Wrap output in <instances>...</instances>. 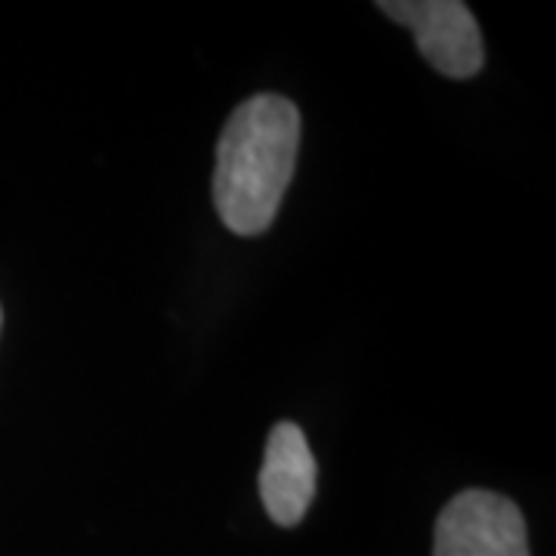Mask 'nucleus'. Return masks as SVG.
<instances>
[{"label":"nucleus","instance_id":"1","mask_svg":"<svg viewBox=\"0 0 556 556\" xmlns=\"http://www.w3.org/2000/svg\"><path fill=\"white\" fill-rule=\"evenodd\" d=\"M300 149L298 105L276 93L241 102L217 142L214 201L236 236H260L273 226Z\"/></svg>","mask_w":556,"mask_h":556},{"label":"nucleus","instance_id":"2","mask_svg":"<svg viewBox=\"0 0 556 556\" xmlns=\"http://www.w3.org/2000/svg\"><path fill=\"white\" fill-rule=\"evenodd\" d=\"M433 556H529L526 519L510 497L460 492L439 514Z\"/></svg>","mask_w":556,"mask_h":556},{"label":"nucleus","instance_id":"3","mask_svg":"<svg viewBox=\"0 0 556 556\" xmlns=\"http://www.w3.org/2000/svg\"><path fill=\"white\" fill-rule=\"evenodd\" d=\"M390 20L402 22L415 31L420 56L445 78H473L485 47L473 13L457 0H380Z\"/></svg>","mask_w":556,"mask_h":556},{"label":"nucleus","instance_id":"4","mask_svg":"<svg viewBox=\"0 0 556 556\" xmlns=\"http://www.w3.org/2000/svg\"><path fill=\"white\" fill-rule=\"evenodd\" d=\"M316 495V457L298 424H276L266 439L260 497L273 522L291 529L306 517Z\"/></svg>","mask_w":556,"mask_h":556},{"label":"nucleus","instance_id":"5","mask_svg":"<svg viewBox=\"0 0 556 556\" xmlns=\"http://www.w3.org/2000/svg\"><path fill=\"white\" fill-rule=\"evenodd\" d=\"M0 321H3V316H0Z\"/></svg>","mask_w":556,"mask_h":556}]
</instances>
